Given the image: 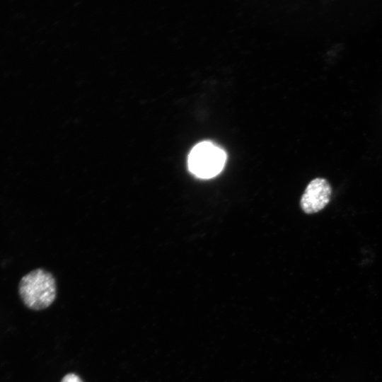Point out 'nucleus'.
<instances>
[{"label":"nucleus","mask_w":382,"mask_h":382,"mask_svg":"<svg viewBox=\"0 0 382 382\" xmlns=\"http://www.w3.org/2000/svg\"><path fill=\"white\" fill-rule=\"evenodd\" d=\"M18 289L23 304L34 311L47 308L57 296L54 276L42 268L35 269L24 275L19 282Z\"/></svg>","instance_id":"f257e3e1"},{"label":"nucleus","mask_w":382,"mask_h":382,"mask_svg":"<svg viewBox=\"0 0 382 382\" xmlns=\"http://www.w3.org/2000/svg\"><path fill=\"white\" fill-rule=\"evenodd\" d=\"M226 161L225 152L209 141L197 144L190 151L188 166L190 171L198 177L212 178L223 168Z\"/></svg>","instance_id":"f03ea898"},{"label":"nucleus","mask_w":382,"mask_h":382,"mask_svg":"<svg viewBox=\"0 0 382 382\" xmlns=\"http://www.w3.org/2000/svg\"><path fill=\"white\" fill-rule=\"evenodd\" d=\"M331 195L332 189L328 180L316 178L308 183L301 196V208L306 214L318 212L329 203Z\"/></svg>","instance_id":"7ed1b4c3"},{"label":"nucleus","mask_w":382,"mask_h":382,"mask_svg":"<svg viewBox=\"0 0 382 382\" xmlns=\"http://www.w3.org/2000/svg\"><path fill=\"white\" fill-rule=\"evenodd\" d=\"M61 382H83L81 379L74 374H68L64 376Z\"/></svg>","instance_id":"20e7f679"}]
</instances>
